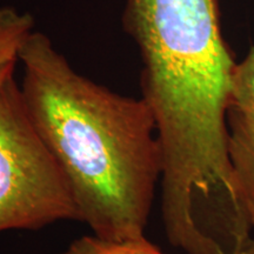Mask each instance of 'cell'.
<instances>
[{
	"instance_id": "cell-1",
	"label": "cell",
	"mask_w": 254,
	"mask_h": 254,
	"mask_svg": "<svg viewBox=\"0 0 254 254\" xmlns=\"http://www.w3.org/2000/svg\"><path fill=\"white\" fill-rule=\"evenodd\" d=\"M123 23L140 56L141 98L163 152L165 234L187 240L198 233L195 218L244 217L228 152L237 62L220 0H125Z\"/></svg>"
},
{
	"instance_id": "cell-6",
	"label": "cell",
	"mask_w": 254,
	"mask_h": 254,
	"mask_svg": "<svg viewBox=\"0 0 254 254\" xmlns=\"http://www.w3.org/2000/svg\"><path fill=\"white\" fill-rule=\"evenodd\" d=\"M58 254H166L146 237L116 241L104 239L94 234L73 240Z\"/></svg>"
},
{
	"instance_id": "cell-5",
	"label": "cell",
	"mask_w": 254,
	"mask_h": 254,
	"mask_svg": "<svg viewBox=\"0 0 254 254\" xmlns=\"http://www.w3.org/2000/svg\"><path fill=\"white\" fill-rule=\"evenodd\" d=\"M34 31V19L28 12L12 6L0 7V65L19 62L25 40Z\"/></svg>"
},
{
	"instance_id": "cell-4",
	"label": "cell",
	"mask_w": 254,
	"mask_h": 254,
	"mask_svg": "<svg viewBox=\"0 0 254 254\" xmlns=\"http://www.w3.org/2000/svg\"><path fill=\"white\" fill-rule=\"evenodd\" d=\"M227 125L232 168L254 227V112L232 105L227 113Z\"/></svg>"
},
{
	"instance_id": "cell-8",
	"label": "cell",
	"mask_w": 254,
	"mask_h": 254,
	"mask_svg": "<svg viewBox=\"0 0 254 254\" xmlns=\"http://www.w3.org/2000/svg\"><path fill=\"white\" fill-rule=\"evenodd\" d=\"M18 64L19 62H11L4 64V65H0V91H1L2 86H4L9 75L15 73V67H17Z\"/></svg>"
},
{
	"instance_id": "cell-3",
	"label": "cell",
	"mask_w": 254,
	"mask_h": 254,
	"mask_svg": "<svg viewBox=\"0 0 254 254\" xmlns=\"http://www.w3.org/2000/svg\"><path fill=\"white\" fill-rule=\"evenodd\" d=\"M80 221L65 174L32 123L20 85L0 91V232Z\"/></svg>"
},
{
	"instance_id": "cell-7",
	"label": "cell",
	"mask_w": 254,
	"mask_h": 254,
	"mask_svg": "<svg viewBox=\"0 0 254 254\" xmlns=\"http://www.w3.org/2000/svg\"><path fill=\"white\" fill-rule=\"evenodd\" d=\"M232 105L254 112V45L250 49L246 58L237 63L234 67L232 75Z\"/></svg>"
},
{
	"instance_id": "cell-2",
	"label": "cell",
	"mask_w": 254,
	"mask_h": 254,
	"mask_svg": "<svg viewBox=\"0 0 254 254\" xmlns=\"http://www.w3.org/2000/svg\"><path fill=\"white\" fill-rule=\"evenodd\" d=\"M19 64L25 106L67 179L80 221L104 239L145 237L163 176L148 105L79 73L43 32L27 37Z\"/></svg>"
}]
</instances>
